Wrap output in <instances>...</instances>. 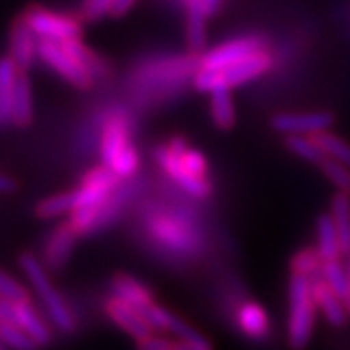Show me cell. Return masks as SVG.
Wrapping results in <instances>:
<instances>
[{"label": "cell", "mask_w": 350, "mask_h": 350, "mask_svg": "<svg viewBox=\"0 0 350 350\" xmlns=\"http://www.w3.org/2000/svg\"><path fill=\"white\" fill-rule=\"evenodd\" d=\"M154 158L163 174L195 199L213 197L211 165L206 156L193 148L183 137H172L165 144L158 146Z\"/></svg>", "instance_id": "6da1fadb"}, {"label": "cell", "mask_w": 350, "mask_h": 350, "mask_svg": "<svg viewBox=\"0 0 350 350\" xmlns=\"http://www.w3.org/2000/svg\"><path fill=\"white\" fill-rule=\"evenodd\" d=\"M119 183H121V179L103 163L98 167H92L82 177L78 189H75L76 206L70 214V220H68L80 236L94 232V226H96V220L100 216L103 204L115 193V189L119 187Z\"/></svg>", "instance_id": "7a4b0ae2"}, {"label": "cell", "mask_w": 350, "mask_h": 350, "mask_svg": "<svg viewBox=\"0 0 350 350\" xmlns=\"http://www.w3.org/2000/svg\"><path fill=\"white\" fill-rule=\"evenodd\" d=\"M101 163L121 181L131 179L140 170V154L133 142V133L123 113H111L101 129Z\"/></svg>", "instance_id": "3957f363"}, {"label": "cell", "mask_w": 350, "mask_h": 350, "mask_svg": "<svg viewBox=\"0 0 350 350\" xmlns=\"http://www.w3.org/2000/svg\"><path fill=\"white\" fill-rule=\"evenodd\" d=\"M20 269H22L25 278L29 280L31 288L36 290L45 312L49 315L51 323L63 333H72L76 329L75 315L70 312V308L66 306L63 294L53 286L49 275H47V267L43 265V261L36 257L33 253H22L20 255Z\"/></svg>", "instance_id": "277c9868"}, {"label": "cell", "mask_w": 350, "mask_h": 350, "mask_svg": "<svg viewBox=\"0 0 350 350\" xmlns=\"http://www.w3.org/2000/svg\"><path fill=\"white\" fill-rule=\"evenodd\" d=\"M288 300H290V313H288V342L294 350L308 347L315 321V298H313L312 278L310 276L292 275L288 286Z\"/></svg>", "instance_id": "5b68a950"}, {"label": "cell", "mask_w": 350, "mask_h": 350, "mask_svg": "<svg viewBox=\"0 0 350 350\" xmlns=\"http://www.w3.org/2000/svg\"><path fill=\"white\" fill-rule=\"evenodd\" d=\"M25 24L33 29L39 39L55 41V43H66L72 39L82 38L84 20L72 14L55 12L43 6H31L22 16Z\"/></svg>", "instance_id": "8992f818"}, {"label": "cell", "mask_w": 350, "mask_h": 350, "mask_svg": "<svg viewBox=\"0 0 350 350\" xmlns=\"http://www.w3.org/2000/svg\"><path fill=\"white\" fill-rule=\"evenodd\" d=\"M38 57L61 78H64L70 86L78 90H90L96 84V78L90 75L82 63L61 43L39 39Z\"/></svg>", "instance_id": "52a82bcc"}, {"label": "cell", "mask_w": 350, "mask_h": 350, "mask_svg": "<svg viewBox=\"0 0 350 350\" xmlns=\"http://www.w3.org/2000/svg\"><path fill=\"white\" fill-rule=\"evenodd\" d=\"M259 49H265V38L261 36L232 38L213 49H208L206 53H202L199 57V68L224 70Z\"/></svg>", "instance_id": "ba28073f"}, {"label": "cell", "mask_w": 350, "mask_h": 350, "mask_svg": "<svg viewBox=\"0 0 350 350\" xmlns=\"http://www.w3.org/2000/svg\"><path fill=\"white\" fill-rule=\"evenodd\" d=\"M0 319H10L16 325L24 329L29 337L38 342V347H45L51 340V327L43 321L36 306L25 300H4L0 298Z\"/></svg>", "instance_id": "9c48e42d"}, {"label": "cell", "mask_w": 350, "mask_h": 350, "mask_svg": "<svg viewBox=\"0 0 350 350\" xmlns=\"http://www.w3.org/2000/svg\"><path fill=\"white\" fill-rule=\"evenodd\" d=\"M333 125V115L327 111H312V113H276L271 119V126L276 133L290 137V135H304L312 137L315 133L327 131Z\"/></svg>", "instance_id": "30bf717a"}, {"label": "cell", "mask_w": 350, "mask_h": 350, "mask_svg": "<svg viewBox=\"0 0 350 350\" xmlns=\"http://www.w3.org/2000/svg\"><path fill=\"white\" fill-rule=\"evenodd\" d=\"M78 232L70 222H61L59 226L53 228L49 238L43 245V255L41 261L47 267V271H61L68 257L72 255L76 239H78Z\"/></svg>", "instance_id": "8fae6325"}, {"label": "cell", "mask_w": 350, "mask_h": 350, "mask_svg": "<svg viewBox=\"0 0 350 350\" xmlns=\"http://www.w3.org/2000/svg\"><path fill=\"white\" fill-rule=\"evenodd\" d=\"M273 64H275V59H273L271 51L265 47V49L251 53L250 57L241 59L239 63L224 68L222 76H224L228 88H238L267 75L273 68Z\"/></svg>", "instance_id": "7c38bea8"}, {"label": "cell", "mask_w": 350, "mask_h": 350, "mask_svg": "<svg viewBox=\"0 0 350 350\" xmlns=\"http://www.w3.org/2000/svg\"><path fill=\"white\" fill-rule=\"evenodd\" d=\"M107 313H109L115 325L121 327L126 335H131L137 340L150 337L152 331H154L144 313L137 310L135 306L126 304L125 300L117 298V296H111L107 301Z\"/></svg>", "instance_id": "4fadbf2b"}, {"label": "cell", "mask_w": 350, "mask_h": 350, "mask_svg": "<svg viewBox=\"0 0 350 350\" xmlns=\"http://www.w3.org/2000/svg\"><path fill=\"white\" fill-rule=\"evenodd\" d=\"M8 57L12 59L16 66L25 72L31 68L33 59L38 57L39 51V38L33 33V29L25 24L20 18L18 22H14L12 31H10V43H8Z\"/></svg>", "instance_id": "5bb4252c"}, {"label": "cell", "mask_w": 350, "mask_h": 350, "mask_svg": "<svg viewBox=\"0 0 350 350\" xmlns=\"http://www.w3.org/2000/svg\"><path fill=\"white\" fill-rule=\"evenodd\" d=\"M312 288L315 304H317L319 312L323 313L327 321L333 327L345 325L350 313L347 301L342 300L340 296H337L321 276H317V280H312Z\"/></svg>", "instance_id": "9a60e30c"}, {"label": "cell", "mask_w": 350, "mask_h": 350, "mask_svg": "<svg viewBox=\"0 0 350 350\" xmlns=\"http://www.w3.org/2000/svg\"><path fill=\"white\" fill-rule=\"evenodd\" d=\"M20 72L22 70L16 66L10 57L0 59V126L12 123L14 90Z\"/></svg>", "instance_id": "2e32d148"}, {"label": "cell", "mask_w": 350, "mask_h": 350, "mask_svg": "<svg viewBox=\"0 0 350 350\" xmlns=\"http://www.w3.org/2000/svg\"><path fill=\"white\" fill-rule=\"evenodd\" d=\"M111 286L113 296L125 300L131 306H135L142 313L146 312L152 304H154L150 290L144 286L142 282H138L137 278H133L131 275H117L113 278Z\"/></svg>", "instance_id": "e0dca14e"}, {"label": "cell", "mask_w": 350, "mask_h": 350, "mask_svg": "<svg viewBox=\"0 0 350 350\" xmlns=\"http://www.w3.org/2000/svg\"><path fill=\"white\" fill-rule=\"evenodd\" d=\"M187 24H185V39L191 55H202L206 47V14L202 12L199 0L189 2L187 6Z\"/></svg>", "instance_id": "ac0fdd59"}, {"label": "cell", "mask_w": 350, "mask_h": 350, "mask_svg": "<svg viewBox=\"0 0 350 350\" xmlns=\"http://www.w3.org/2000/svg\"><path fill=\"white\" fill-rule=\"evenodd\" d=\"M239 331L253 340H262L269 335V315L259 304L247 301L238 310Z\"/></svg>", "instance_id": "d6986e66"}, {"label": "cell", "mask_w": 350, "mask_h": 350, "mask_svg": "<svg viewBox=\"0 0 350 350\" xmlns=\"http://www.w3.org/2000/svg\"><path fill=\"white\" fill-rule=\"evenodd\" d=\"M33 121V90L25 72H20L14 90L12 123L16 126H27Z\"/></svg>", "instance_id": "ffe728a7"}, {"label": "cell", "mask_w": 350, "mask_h": 350, "mask_svg": "<svg viewBox=\"0 0 350 350\" xmlns=\"http://www.w3.org/2000/svg\"><path fill=\"white\" fill-rule=\"evenodd\" d=\"M211 117L216 129L230 131L236 125V105L232 98V88H222L211 94Z\"/></svg>", "instance_id": "44dd1931"}, {"label": "cell", "mask_w": 350, "mask_h": 350, "mask_svg": "<svg viewBox=\"0 0 350 350\" xmlns=\"http://www.w3.org/2000/svg\"><path fill=\"white\" fill-rule=\"evenodd\" d=\"M317 251H319L323 262L337 261L342 255L340 243H338L337 228L333 224L331 214H321L317 218Z\"/></svg>", "instance_id": "7402d4cb"}, {"label": "cell", "mask_w": 350, "mask_h": 350, "mask_svg": "<svg viewBox=\"0 0 350 350\" xmlns=\"http://www.w3.org/2000/svg\"><path fill=\"white\" fill-rule=\"evenodd\" d=\"M331 218L337 228L338 243L342 253L350 251V195L338 191L331 202Z\"/></svg>", "instance_id": "603a6c76"}, {"label": "cell", "mask_w": 350, "mask_h": 350, "mask_svg": "<svg viewBox=\"0 0 350 350\" xmlns=\"http://www.w3.org/2000/svg\"><path fill=\"white\" fill-rule=\"evenodd\" d=\"M152 232L154 236L158 234V238L165 241L167 245H174L179 251H185L195 243V238H191L185 234V224L177 222V220H167L160 216V220H152Z\"/></svg>", "instance_id": "cb8c5ba5"}, {"label": "cell", "mask_w": 350, "mask_h": 350, "mask_svg": "<svg viewBox=\"0 0 350 350\" xmlns=\"http://www.w3.org/2000/svg\"><path fill=\"white\" fill-rule=\"evenodd\" d=\"M75 206V191H64V193H55L51 197L39 200L36 206V214L41 220H53V218H61L64 214H72Z\"/></svg>", "instance_id": "d4e9b609"}, {"label": "cell", "mask_w": 350, "mask_h": 350, "mask_svg": "<svg viewBox=\"0 0 350 350\" xmlns=\"http://www.w3.org/2000/svg\"><path fill=\"white\" fill-rule=\"evenodd\" d=\"M61 45H64L66 49L70 51L76 59L82 63V66H84L88 72L94 76L96 80L109 75V66H107V61H105V59H101L96 51H92L90 47H86V45L82 43V39H72V41L61 43Z\"/></svg>", "instance_id": "484cf974"}, {"label": "cell", "mask_w": 350, "mask_h": 350, "mask_svg": "<svg viewBox=\"0 0 350 350\" xmlns=\"http://www.w3.org/2000/svg\"><path fill=\"white\" fill-rule=\"evenodd\" d=\"M284 146L288 152H292L296 158H300L304 162L313 163L319 167V163L325 160V152L317 146V142L312 137H304V135H290L284 138Z\"/></svg>", "instance_id": "4316f807"}, {"label": "cell", "mask_w": 350, "mask_h": 350, "mask_svg": "<svg viewBox=\"0 0 350 350\" xmlns=\"http://www.w3.org/2000/svg\"><path fill=\"white\" fill-rule=\"evenodd\" d=\"M312 138L317 142V146L325 152L327 158L350 165L349 140H345L342 137H338V135H335V133H331L329 129H327V131H321V133H315V135H312Z\"/></svg>", "instance_id": "83f0119b"}, {"label": "cell", "mask_w": 350, "mask_h": 350, "mask_svg": "<svg viewBox=\"0 0 350 350\" xmlns=\"http://www.w3.org/2000/svg\"><path fill=\"white\" fill-rule=\"evenodd\" d=\"M321 278L325 280L327 284L331 286V290L340 296L342 300L347 301L350 292V278H349V269L342 267V262L338 261H325L321 267Z\"/></svg>", "instance_id": "f1b7e54d"}, {"label": "cell", "mask_w": 350, "mask_h": 350, "mask_svg": "<svg viewBox=\"0 0 350 350\" xmlns=\"http://www.w3.org/2000/svg\"><path fill=\"white\" fill-rule=\"evenodd\" d=\"M0 340L6 349L12 350H38V342L25 333L20 325L10 319H0Z\"/></svg>", "instance_id": "f546056e"}, {"label": "cell", "mask_w": 350, "mask_h": 350, "mask_svg": "<svg viewBox=\"0 0 350 350\" xmlns=\"http://www.w3.org/2000/svg\"><path fill=\"white\" fill-rule=\"evenodd\" d=\"M167 331H172L175 337L179 338L181 342H185L189 349L193 350H213V345H211V340L206 337H202L197 329H193L191 325H187L183 319H179L177 315L172 313V319H170V329Z\"/></svg>", "instance_id": "4dcf8cb0"}, {"label": "cell", "mask_w": 350, "mask_h": 350, "mask_svg": "<svg viewBox=\"0 0 350 350\" xmlns=\"http://www.w3.org/2000/svg\"><path fill=\"white\" fill-rule=\"evenodd\" d=\"M292 275H301V276H319L321 275V267H323V259L319 255L317 250H301L298 251L294 257H292Z\"/></svg>", "instance_id": "1f68e13d"}, {"label": "cell", "mask_w": 350, "mask_h": 350, "mask_svg": "<svg viewBox=\"0 0 350 350\" xmlns=\"http://www.w3.org/2000/svg\"><path fill=\"white\" fill-rule=\"evenodd\" d=\"M319 170L337 187V191H342V193L350 195V165L325 158L323 162L319 163Z\"/></svg>", "instance_id": "d6a6232c"}, {"label": "cell", "mask_w": 350, "mask_h": 350, "mask_svg": "<svg viewBox=\"0 0 350 350\" xmlns=\"http://www.w3.org/2000/svg\"><path fill=\"white\" fill-rule=\"evenodd\" d=\"M0 298H4V300H25L27 290L14 276L0 271Z\"/></svg>", "instance_id": "836d02e7"}, {"label": "cell", "mask_w": 350, "mask_h": 350, "mask_svg": "<svg viewBox=\"0 0 350 350\" xmlns=\"http://www.w3.org/2000/svg\"><path fill=\"white\" fill-rule=\"evenodd\" d=\"M113 0H84V6H82V12L80 18L84 22H96L101 20L103 16L111 12Z\"/></svg>", "instance_id": "e575fe53"}, {"label": "cell", "mask_w": 350, "mask_h": 350, "mask_svg": "<svg viewBox=\"0 0 350 350\" xmlns=\"http://www.w3.org/2000/svg\"><path fill=\"white\" fill-rule=\"evenodd\" d=\"M138 350H193L189 349L185 342H181L179 338L177 340H170V338L162 337H146L142 340H137Z\"/></svg>", "instance_id": "d590c367"}, {"label": "cell", "mask_w": 350, "mask_h": 350, "mask_svg": "<svg viewBox=\"0 0 350 350\" xmlns=\"http://www.w3.org/2000/svg\"><path fill=\"white\" fill-rule=\"evenodd\" d=\"M144 315H146V319H148V323H150L152 329H163V331H167V329H170L172 313L167 312V310H163L162 306L152 304L150 308L144 312Z\"/></svg>", "instance_id": "8d00e7d4"}, {"label": "cell", "mask_w": 350, "mask_h": 350, "mask_svg": "<svg viewBox=\"0 0 350 350\" xmlns=\"http://www.w3.org/2000/svg\"><path fill=\"white\" fill-rule=\"evenodd\" d=\"M135 4H137V0H113L109 16H113V18H123L125 14H129L133 10Z\"/></svg>", "instance_id": "74e56055"}, {"label": "cell", "mask_w": 350, "mask_h": 350, "mask_svg": "<svg viewBox=\"0 0 350 350\" xmlns=\"http://www.w3.org/2000/svg\"><path fill=\"white\" fill-rule=\"evenodd\" d=\"M199 2H200L202 12L206 14V18H213L214 14L220 10V6H222V2H224V0H199Z\"/></svg>", "instance_id": "f35d334b"}, {"label": "cell", "mask_w": 350, "mask_h": 350, "mask_svg": "<svg viewBox=\"0 0 350 350\" xmlns=\"http://www.w3.org/2000/svg\"><path fill=\"white\" fill-rule=\"evenodd\" d=\"M18 189V183L14 181L12 177L0 174V195H6V193H14Z\"/></svg>", "instance_id": "ab89813d"}, {"label": "cell", "mask_w": 350, "mask_h": 350, "mask_svg": "<svg viewBox=\"0 0 350 350\" xmlns=\"http://www.w3.org/2000/svg\"><path fill=\"white\" fill-rule=\"evenodd\" d=\"M350 255V251H349ZM349 278H350V261H349ZM347 306H349V312H350V292H349V298H347Z\"/></svg>", "instance_id": "60d3db41"}, {"label": "cell", "mask_w": 350, "mask_h": 350, "mask_svg": "<svg viewBox=\"0 0 350 350\" xmlns=\"http://www.w3.org/2000/svg\"><path fill=\"white\" fill-rule=\"evenodd\" d=\"M0 350H8L6 347H4V342H2V340H0Z\"/></svg>", "instance_id": "b9f144b4"}, {"label": "cell", "mask_w": 350, "mask_h": 350, "mask_svg": "<svg viewBox=\"0 0 350 350\" xmlns=\"http://www.w3.org/2000/svg\"><path fill=\"white\" fill-rule=\"evenodd\" d=\"M179 2H183V4H185V6H187L189 2H193V0H179Z\"/></svg>", "instance_id": "7bdbcfd3"}]
</instances>
